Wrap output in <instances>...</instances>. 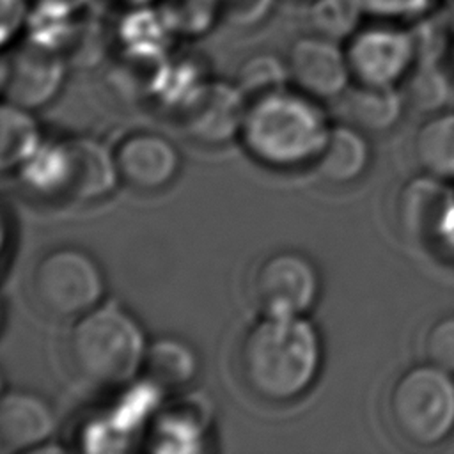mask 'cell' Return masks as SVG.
Here are the masks:
<instances>
[{
    "label": "cell",
    "instance_id": "6da1fadb",
    "mask_svg": "<svg viewBox=\"0 0 454 454\" xmlns=\"http://www.w3.org/2000/svg\"><path fill=\"white\" fill-rule=\"evenodd\" d=\"M316 326L303 316H264L239 340L238 369L257 397L286 403L305 394L321 367Z\"/></svg>",
    "mask_w": 454,
    "mask_h": 454
},
{
    "label": "cell",
    "instance_id": "7a4b0ae2",
    "mask_svg": "<svg viewBox=\"0 0 454 454\" xmlns=\"http://www.w3.org/2000/svg\"><path fill=\"white\" fill-rule=\"evenodd\" d=\"M330 128L316 98L284 87L248 101L239 137L259 163L294 168L316 161Z\"/></svg>",
    "mask_w": 454,
    "mask_h": 454
},
{
    "label": "cell",
    "instance_id": "3957f363",
    "mask_svg": "<svg viewBox=\"0 0 454 454\" xmlns=\"http://www.w3.org/2000/svg\"><path fill=\"white\" fill-rule=\"evenodd\" d=\"M145 351L138 321L114 303L80 316L67 339L74 372L96 387H117L133 380L144 367Z\"/></svg>",
    "mask_w": 454,
    "mask_h": 454
},
{
    "label": "cell",
    "instance_id": "277c9868",
    "mask_svg": "<svg viewBox=\"0 0 454 454\" xmlns=\"http://www.w3.org/2000/svg\"><path fill=\"white\" fill-rule=\"evenodd\" d=\"M388 415L395 431L410 443L429 447L454 429V380L433 364L404 371L390 388Z\"/></svg>",
    "mask_w": 454,
    "mask_h": 454
},
{
    "label": "cell",
    "instance_id": "5b68a950",
    "mask_svg": "<svg viewBox=\"0 0 454 454\" xmlns=\"http://www.w3.org/2000/svg\"><path fill=\"white\" fill-rule=\"evenodd\" d=\"M30 289L41 310L69 319L80 317L99 305L105 278L89 252L76 247H59L35 262Z\"/></svg>",
    "mask_w": 454,
    "mask_h": 454
},
{
    "label": "cell",
    "instance_id": "8992f818",
    "mask_svg": "<svg viewBox=\"0 0 454 454\" xmlns=\"http://www.w3.org/2000/svg\"><path fill=\"white\" fill-rule=\"evenodd\" d=\"M351 78L358 83L395 87L411 71L417 41L403 23L362 25L344 44Z\"/></svg>",
    "mask_w": 454,
    "mask_h": 454
},
{
    "label": "cell",
    "instance_id": "52a82bcc",
    "mask_svg": "<svg viewBox=\"0 0 454 454\" xmlns=\"http://www.w3.org/2000/svg\"><path fill=\"white\" fill-rule=\"evenodd\" d=\"M252 296L264 316H303L319 296V271L301 252L266 255L252 277Z\"/></svg>",
    "mask_w": 454,
    "mask_h": 454
},
{
    "label": "cell",
    "instance_id": "ba28073f",
    "mask_svg": "<svg viewBox=\"0 0 454 454\" xmlns=\"http://www.w3.org/2000/svg\"><path fill=\"white\" fill-rule=\"evenodd\" d=\"M284 60L293 85L316 99L339 98L353 80L340 41L314 32L294 39Z\"/></svg>",
    "mask_w": 454,
    "mask_h": 454
},
{
    "label": "cell",
    "instance_id": "9c48e42d",
    "mask_svg": "<svg viewBox=\"0 0 454 454\" xmlns=\"http://www.w3.org/2000/svg\"><path fill=\"white\" fill-rule=\"evenodd\" d=\"M62 59L44 44L12 46L2 60V90L7 103L37 108L51 101L64 82Z\"/></svg>",
    "mask_w": 454,
    "mask_h": 454
},
{
    "label": "cell",
    "instance_id": "30bf717a",
    "mask_svg": "<svg viewBox=\"0 0 454 454\" xmlns=\"http://www.w3.org/2000/svg\"><path fill=\"white\" fill-rule=\"evenodd\" d=\"M247 105L236 83L200 85L183 105V129L197 144L222 145L241 133Z\"/></svg>",
    "mask_w": 454,
    "mask_h": 454
},
{
    "label": "cell",
    "instance_id": "8fae6325",
    "mask_svg": "<svg viewBox=\"0 0 454 454\" xmlns=\"http://www.w3.org/2000/svg\"><path fill=\"white\" fill-rule=\"evenodd\" d=\"M60 172L57 199L71 202H92L106 197L119 181L114 154L103 144L73 137L59 142Z\"/></svg>",
    "mask_w": 454,
    "mask_h": 454
},
{
    "label": "cell",
    "instance_id": "7c38bea8",
    "mask_svg": "<svg viewBox=\"0 0 454 454\" xmlns=\"http://www.w3.org/2000/svg\"><path fill=\"white\" fill-rule=\"evenodd\" d=\"M452 199V192L436 176L408 179L394 200L397 232L410 243L433 241L449 218Z\"/></svg>",
    "mask_w": 454,
    "mask_h": 454
},
{
    "label": "cell",
    "instance_id": "4fadbf2b",
    "mask_svg": "<svg viewBox=\"0 0 454 454\" xmlns=\"http://www.w3.org/2000/svg\"><path fill=\"white\" fill-rule=\"evenodd\" d=\"M119 179L138 192L168 186L181 167L176 145L163 135L137 131L128 135L114 153Z\"/></svg>",
    "mask_w": 454,
    "mask_h": 454
},
{
    "label": "cell",
    "instance_id": "5bb4252c",
    "mask_svg": "<svg viewBox=\"0 0 454 454\" xmlns=\"http://www.w3.org/2000/svg\"><path fill=\"white\" fill-rule=\"evenodd\" d=\"M55 429L50 404L28 390H9L0 401V450L21 452L44 443Z\"/></svg>",
    "mask_w": 454,
    "mask_h": 454
},
{
    "label": "cell",
    "instance_id": "9a60e30c",
    "mask_svg": "<svg viewBox=\"0 0 454 454\" xmlns=\"http://www.w3.org/2000/svg\"><path fill=\"white\" fill-rule=\"evenodd\" d=\"M339 101L348 124L360 131L380 133L399 121L404 99L395 87L355 82L339 96Z\"/></svg>",
    "mask_w": 454,
    "mask_h": 454
},
{
    "label": "cell",
    "instance_id": "2e32d148",
    "mask_svg": "<svg viewBox=\"0 0 454 454\" xmlns=\"http://www.w3.org/2000/svg\"><path fill=\"white\" fill-rule=\"evenodd\" d=\"M371 160L364 131L351 124L332 126L326 144L314 161L316 172L328 183L346 184L356 181Z\"/></svg>",
    "mask_w": 454,
    "mask_h": 454
},
{
    "label": "cell",
    "instance_id": "e0dca14e",
    "mask_svg": "<svg viewBox=\"0 0 454 454\" xmlns=\"http://www.w3.org/2000/svg\"><path fill=\"white\" fill-rule=\"evenodd\" d=\"M413 154L427 174L454 177V114L427 117L415 131Z\"/></svg>",
    "mask_w": 454,
    "mask_h": 454
},
{
    "label": "cell",
    "instance_id": "ac0fdd59",
    "mask_svg": "<svg viewBox=\"0 0 454 454\" xmlns=\"http://www.w3.org/2000/svg\"><path fill=\"white\" fill-rule=\"evenodd\" d=\"M197 365V356L186 342L174 337H161L147 346L142 369L156 385L176 388L195 378Z\"/></svg>",
    "mask_w": 454,
    "mask_h": 454
},
{
    "label": "cell",
    "instance_id": "d6986e66",
    "mask_svg": "<svg viewBox=\"0 0 454 454\" xmlns=\"http://www.w3.org/2000/svg\"><path fill=\"white\" fill-rule=\"evenodd\" d=\"M2 147L0 161L2 168H20L39 147V128L30 115L28 108L4 103L2 106Z\"/></svg>",
    "mask_w": 454,
    "mask_h": 454
},
{
    "label": "cell",
    "instance_id": "ffe728a7",
    "mask_svg": "<svg viewBox=\"0 0 454 454\" xmlns=\"http://www.w3.org/2000/svg\"><path fill=\"white\" fill-rule=\"evenodd\" d=\"M309 4L312 32L340 43L348 41L365 18L360 0H310Z\"/></svg>",
    "mask_w": 454,
    "mask_h": 454
},
{
    "label": "cell",
    "instance_id": "44dd1931",
    "mask_svg": "<svg viewBox=\"0 0 454 454\" xmlns=\"http://www.w3.org/2000/svg\"><path fill=\"white\" fill-rule=\"evenodd\" d=\"M286 80H289L286 60H278L275 55L259 53L252 55L239 66L236 87L247 101H252L259 96L284 89Z\"/></svg>",
    "mask_w": 454,
    "mask_h": 454
},
{
    "label": "cell",
    "instance_id": "7402d4cb",
    "mask_svg": "<svg viewBox=\"0 0 454 454\" xmlns=\"http://www.w3.org/2000/svg\"><path fill=\"white\" fill-rule=\"evenodd\" d=\"M438 0H360L365 16L376 21L408 23L427 14Z\"/></svg>",
    "mask_w": 454,
    "mask_h": 454
},
{
    "label": "cell",
    "instance_id": "603a6c76",
    "mask_svg": "<svg viewBox=\"0 0 454 454\" xmlns=\"http://www.w3.org/2000/svg\"><path fill=\"white\" fill-rule=\"evenodd\" d=\"M404 82V98L411 101L417 108L427 110L438 106L445 98V83L438 73L433 69H417L406 74Z\"/></svg>",
    "mask_w": 454,
    "mask_h": 454
},
{
    "label": "cell",
    "instance_id": "cb8c5ba5",
    "mask_svg": "<svg viewBox=\"0 0 454 454\" xmlns=\"http://www.w3.org/2000/svg\"><path fill=\"white\" fill-rule=\"evenodd\" d=\"M424 353L429 364L454 371V316L434 321L424 339Z\"/></svg>",
    "mask_w": 454,
    "mask_h": 454
},
{
    "label": "cell",
    "instance_id": "d4e9b609",
    "mask_svg": "<svg viewBox=\"0 0 454 454\" xmlns=\"http://www.w3.org/2000/svg\"><path fill=\"white\" fill-rule=\"evenodd\" d=\"M30 14L28 0H2V18H0V39L2 46L7 48L12 39H16L27 25Z\"/></svg>",
    "mask_w": 454,
    "mask_h": 454
},
{
    "label": "cell",
    "instance_id": "484cf974",
    "mask_svg": "<svg viewBox=\"0 0 454 454\" xmlns=\"http://www.w3.org/2000/svg\"><path fill=\"white\" fill-rule=\"evenodd\" d=\"M222 12L236 25L259 23L271 9V0H220Z\"/></svg>",
    "mask_w": 454,
    "mask_h": 454
},
{
    "label": "cell",
    "instance_id": "4316f807",
    "mask_svg": "<svg viewBox=\"0 0 454 454\" xmlns=\"http://www.w3.org/2000/svg\"><path fill=\"white\" fill-rule=\"evenodd\" d=\"M298 2H310V0H298Z\"/></svg>",
    "mask_w": 454,
    "mask_h": 454
}]
</instances>
